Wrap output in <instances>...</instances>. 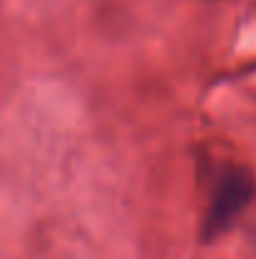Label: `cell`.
Listing matches in <instances>:
<instances>
[{
	"mask_svg": "<svg viewBox=\"0 0 256 259\" xmlns=\"http://www.w3.org/2000/svg\"><path fill=\"white\" fill-rule=\"evenodd\" d=\"M254 196V179L241 166H224L211 189V204L206 211V237H219L226 232L236 217L249 206Z\"/></svg>",
	"mask_w": 256,
	"mask_h": 259,
	"instance_id": "1",
	"label": "cell"
}]
</instances>
